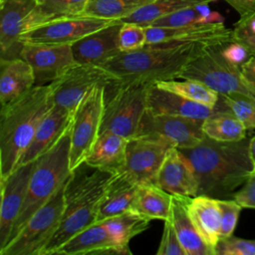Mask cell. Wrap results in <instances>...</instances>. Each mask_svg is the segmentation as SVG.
<instances>
[{
  "mask_svg": "<svg viewBox=\"0 0 255 255\" xmlns=\"http://www.w3.org/2000/svg\"><path fill=\"white\" fill-rule=\"evenodd\" d=\"M232 113L247 129H255V101L239 93L219 94L214 107Z\"/></svg>",
  "mask_w": 255,
  "mask_h": 255,
  "instance_id": "36",
  "label": "cell"
},
{
  "mask_svg": "<svg viewBox=\"0 0 255 255\" xmlns=\"http://www.w3.org/2000/svg\"><path fill=\"white\" fill-rule=\"evenodd\" d=\"M172 79L168 81L157 82L156 87L177 94L190 101L214 108L219 100V94L207 85L191 79Z\"/></svg>",
  "mask_w": 255,
  "mask_h": 255,
  "instance_id": "35",
  "label": "cell"
},
{
  "mask_svg": "<svg viewBox=\"0 0 255 255\" xmlns=\"http://www.w3.org/2000/svg\"><path fill=\"white\" fill-rule=\"evenodd\" d=\"M71 176L0 250V255H42L61 223L66 203V189Z\"/></svg>",
  "mask_w": 255,
  "mask_h": 255,
  "instance_id": "6",
  "label": "cell"
},
{
  "mask_svg": "<svg viewBox=\"0 0 255 255\" xmlns=\"http://www.w3.org/2000/svg\"><path fill=\"white\" fill-rule=\"evenodd\" d=\"M36 163L37 159L20 165L5 179L0 180V250L8 243L14 224L22 210Z\"/></svg>",
  "mask_w": 255,
  "mask_h": 255,
  "instance_id": "14",
  "label": "cell"
},
{
  "mask_svg": "<svg viewBox=\"0 0 255 255\" xmlns=\"http://www.w3.org/2000/svg\"><path fill=\"white\" fill-rule=\"evenodd\" d=\"M215 255H255V240L233 235L221 238L215 247Z\"/></svg>",
  "mask_w": 255,
  "mask_h": 255,
  "instance_id": "39",
  "label": "cell"
},
{
  "mask_svg": "<svg viewBox=\"0 0 255 255\" xmlns=\"http://www.w3.org/2000/svg\"><path fill=\"white\" fill-rule=\"evenodd\" d=\"M146 45L145 27L135 23H123L119 32V47L122 52L139 50Z\"/></svg>",
  "mask_w": 255,
  "mask_h": 255,
  "instance_id": "37",
  "label": "cell"
},
{
  "mask_svg": "<svg viewBox=\"0 0 255 255\" xmlns=\"http://www.w3.org/2000/svg\"><path fill=\"white\" fill-rule=\"evenodd\" d=\"M108 86L93 88L74 114L70 134V167L72 171L85 164L102 128Z\"/></svg>",
  "mask_w": 255,
  "mask_h": 255,
  "instance_id": "8",
  "label": "cell"
},
{
  "mask_svg": "<svg viewBox=\"0 0 255 255\" xmlns=\"http://www.w3.org/2000/svg\"><path fill=\"white\" fill-rule=\"evenodd\" d=\"M138 184L125 171L112 174L101 199L96 222L118 215L132 208Z\"/></svg>",
  "mask_w": 255,
  "mask_h": 255,
  "instance_id": "25",
  "label": "cell"
},
{
  "mask_svg": "<svg viewBox=\"0 0 255 255\" xmlns=\"http://www.w3.org/2000/svg\"><path fill=\"white\" fill-rule=\"evenodd\" d=\"M122 24V21H116L72 44L76 62L100 66L120 54L119 32Z\"/></svg>",
  "mask_w": 255,
  "mask_h": 255,
  "instance_id": "18",
  "label": "cell"
},
{
  "mask_svg": "<svg viewBox=\"0 0 255 255\" xmlns=\"http://www.w3.org/2000/svg\"><path fill=\"white\" fill-rule=\"evenodd\" d=\"M71 126L72 123L55 144L37 159L30 177L25 202L14 224L9 241L17 235L28 219L49 201L72 175L73 171L70 167Z\"/></svg>",
  "mask_w": 255,
  "mask_h": 255,
  "instance_id": "5",
  "label": "cell"
},
{
  "mask_svg": "<svg viewBox=\"0 0 255 255\" xmlns=\"http://www.w3.org/2000/svg\"><path fill=\"white\" fill-rule=\"evenodd\" d=\"M224 18L216 11H211L207 4H199L164 15L148 26L152 27H179L191 24L223 23ZM147 27V26H146Z\"/></svg>",
  "mask_w": 255,
  "mask_h": 255,
  "instance_id": "33",
  "label": "cell"
},
{
  "mask_svg": "<svg viewBox=\"0 0 255 255\" xmlns=\"http://www.w3.org/2000/svg\"><path fill=\"white\" fill-rule=\"evenodd\" d=\"M154 115H168L204 121L214 108L190 101L172 92L151 85L147 94V109Z\"/></svg>",
  "mask_w": 255,
  "mask_h": 255,
  "instance_id": "21",
  "label": "cell"
},
{
  "mask_svg": "<svg viewBox=\"0 0 255 255\" xmlns=\"http://www.w3.org/2000/svg\"><path fill=\"white\" fill-rule=\"evenodd\" d=\"M56 255L123 254L103 223L95 222L65 242Z\"/></svg>",
  "mask_w": 255,
  "mask_h": 255,
  "instance_id": "24",
  "label": "cell"
},
{
  "mask_svg": "<svg viewBox=\"0 0 255 255\" xmlns=\"http://www.w3.org/2000/svg\"><path fill=\"white\" fill-rule=\"evenodd\" d=\"M73 117L74 114L55 104L41 122L31 143L20 158L17 167L38 159L48 151L71 125Z\"/></svg>",
  "mask_w": 255,
  "mask_h": 255,
  "instance_id": "20",
  "label": "cell"
},
{
  "mask_svg": "<svg viewBox=\"0 0 255 255\" xmlns=\"http://www.w3.org/2000/svg\"><path fill=\"white\" fill-rule=\"evenodd\" d=\"M190 197L172 194L170 218L179 242L186 255H213L212 250L203 241L188 215L187 204Z\"/></svg>",
  "mask_w": 255,
  "mask_h": 255,
  "instance_id": "27",
  "label": "cell"
},
{
  "mask_svg": "<svg viewBox=\"0 0 255 255\" xmlns=\"http://www.w3.org/2000/svg\"><path fill=\"white\" fill-rule=\"evenodd\" d=\"M250 138L217 141L208 136L190 148H179L196 175L198 194L217 199L232 198L253 172L249 155Z\"/></svg>",
  "mask_w": 255,
  "mask_h": 255,
  "instance_id": "1",
  "label": "cell"
},
{
  "mask_svg": "<svg viewBox=\"0 0 255 255\" xmlns=\"http://www.w3.org/2000/svg\"><path fill=\"white\" fill-rule=\"evenodd\" d=\"M172 194L155 183L138 184L132 209L150 220H165L170 215Z\"/></svg>",
  "mask_w": 255,
  "mask_h": 255,
  "instance_id": "30",
  "label": "cell"
},
{
  "mask_svg": "<svg viewBox=\"0 0 255 255\" xmlns=\"http://www.w3.org/2000/svg\"><path fill=\"white\" fill-rule=\"evenodd\" d=\"M128 143L125 136L111 131L101 132L85 164L110 174L119 173L126 166Z\"/></svg>",
  "mask_w": 255,
  "mask_h": 255,
  "instance_id": "22",
  "label": "cell"
},
{
  "mask_svg": "<svg viewBox=\"0 0 255 255\" xmlns=\"http://www.w3.org/2000/svg\"><path fill=\"white\" fill-rule=\"evenodd\" d=\"M209 45L202 43H162L121 52L100 65L113 77L108 87L153 85L178 79L184 68Z\"/></svg>",
  "mask_w": 255,
  "mask_h": 255,
  "instance_id": "2",
  "label": "cell"
},
{
  "mask_svg": "<svg viewBox=\"0 0 255 255\" xmlns=\"http://www.w3.org/2000/svg\"><path fill=\"white\" fill-rule=\"evenodd\" d=\"M111 74L98 65L76 64L63 76L51 83L54 102L75 114L86 95L96 86H109Z\"/></svg>",
  "mask_w": 255,
  "mask_h": 255,
  "instance_id": "12",
  "label": "cell"
},
{
  "mask_svg": "<svg viewBox=\"0 0 255 255\" xmlns=\"http://www.w3.org/2000/svg\"><path fill=\"white\" fill-rule=\"evenodd\" d=\"M232 198L243 208L255 209V174H251L247 181L234 192Z\"/></svg>",
  "mask_w": 255,
  "mask_h": 255,
  "instance_id": "42",
  "label": "cell"
},
{
  "mask_svg": "<svg viewBox=\"0 0 255 255\" xmlns=\"http://www.w3.org/2000/svg\"><path fill=\"white\" fill-rule=\"evenodd\" d=\"M222 46L207 47L184 68L178 79L196 80L218 94L239 93L255 101V89L244 81L239 67L225 60L221 53Z\"/></svg>",
  "mask_w": 255,
  "mask_h": 255,
  "instance_id": "7",
  "label": "cell"
},
{
  "mask_svg": "<svg viewBox=\"0 0 255 255\" xmlns=\"http://www.w3.org/2000/svg\"><path fill=\"white\" fill-rule=\"evenodd\" d=\"M37 1H38V0H37Z\"/></svg>",
  "mask_w": 255,
  "mask_h": 255,
  "instance_id": "48",
  "label": "cell"
},
{
  "mask_svg": "<svg viewBox=\"0 0 255 255\" xmlns=\"http://www.w3.org/2000/svg\"><path fill=\"white\" fill-rule=\"evenodd\" d=\"M211 1H215V0H211Z\"/></svg>",
  "mask_w": 255,
  "mask_h": 255,
  "instance_id": "47",
  "label": "cell"
},
{
  "mask_svg": "<svg viewBox=\"0 0 255 255\" xmlns=\"http://www.w3.org/2000/svg\"><path fill=\"white\" fill-rule=\"evenodd\" d=\"M146 45L162 43H202L209 46L233 41L232 30L223 23L191 24L179 27H145Z\"/></svg>",
  "mask_w": 255,
  "mask_h": 255,
  "instance_id": "16",
  "label": "cell"
},
{
  "mask_svg": "<svg viewBox=\"0 0 255 255\" xmlns=\"http://www.w3.org/2000/svg\"><path fill=\"white\" fill-rule=\"evenodd\" d=\"M154 0H89L81 16L123 20Z\"/></svg>",
  "mask_w": 255,
  "mask_h": 255,
  "instance_id": "32",
  "label": "cell"
},
{
  "mask_svg": "<svg viewBox=\"0 0 255 255\" xmlns=\"http://www.w3.org/2000/svg\"><path fill=\"white\" fill-rule=\"evenodd\" d=\"M55 105L51 84L34 86L1 107L0 180L18 165L45 116Z\"/></svg>",
  "mask_w": 255,
  "mask_h": 255,
  "instance_id": "3",
  "label": "cell"
},
{
  "mask_svg": "<svg viewBox=\"0 0 255 255\" xmlns=\"http://www.w3.org/2000/svg\"><path fill=\"white\" fill-rule=\"evenodd\" d=\"M20 57L32 67L35 86L53 83L78 64L71 45L24 44Z\"/></svg>",
  "mask_w": 255,
  "mask_h": 255,
  "instance_id": "15",
  "label": "cell"
},
{
  "mask_svg": "<svg viewBox=\"0 0 255 255\" xmlns=\"http://www.w3.org/2000/svg\"><path fill=\"white\" fill-rule=\"evenodd\" d=\"M233 35H255V13L240 18L232 29Z\"/></svg>",
  "mask_w": 255,
  "mask_h": 255,
  "instance_id": "43",
  "label": "cell"
},
{
  "mask_svg": "<svg viewBox=\"0 0 255 255\" xmlns=\"http://www.w3.org/2000/svg\"><path fill=\"white\" fill-rule=\"evenodd\" d=\"M202 123L201 120L184 117L154 115L146 110L136 135L160 136L177 148H190L199 144L206 136Z\"/></svg>",
  "mask_w": 255,
  "mask_h": 255,
  "instance_id": "13",
  "label": "cell"
},
{
  "mask_svg": "<svg viewBox=\"0 0 255 255\" xmlns=\"http://www.w3.org/2000/svg\"><path fill=\"white\" fill-rule=\"evenodd\" d=\"M112 174L95 169L78 178L73 172L67 189L66 203L59 228L42 255H53L71 237L96 222L101 199Z\"/></svg>",
  "mask_w": 255,
  "mask_h": 255,
  "instance_id": "4",
  "label": "cell"
},
{
  "mask_svg": "<svg viewBox=\"0 0 255 255\" xmlns=\"http://www.w3.org/2000/svg\"><path fill=\"white\" fill-rule=\"evenodd\" d=\"M206 136L217 141H237L246 137V127L230 112L214 108L202 123Z\"/></svg>",
  "mask_w": 255,
  "mask_h": 255,
  "instance_id": "31",
  "label": "cell"
},
{
  "mask_svg": "<svg viewBox=\"0 0 255 255\" xmlns=\"http://www.w3.org/2000/svg\"><path fill=\"white\" fill-rule=\"evenodd\" d=\"M150 221L146 216L130 208L100 223L106 226L123 254H131L128 247L129 241L143 232L149 226Z\"/></svg>",
  "mask_w": 255,
  "mask_h": 255,
  "instance_id": "28",
  "label": "cell"
},
{
  "mask_svg": "<svg viewBox=\"0 0 255 255\" xmlns=\"http://www.w3.org/2000/svg\"><path fill=\"white\" fill-rule=\"evenodd\" d=\"M151 85H129L113 89L107 99L101 132L111 131L128 139L136 135L147 109V94Z\"/></svg>",
  "mask_w": 255,
  "mask_h": 255,
  "instance_id": "9",
  "label": "cell"
},
{
  "mask_svg": "<svg viewBox=\"0 0 255 255\" xmlns=\"http://www.w3.org/2000/svg\"><path fill=\"white\" fill-rule=\"evenodd\" d=\"M233 7L239 14L240 18L247 17L255 13V0H224Z\"/></svg>",
  "mask_w": 255,
  "mask_h": 255,
  "instance_id": "44",
  "label": "cell"
},
{
  "mask_svg": "<svg viewBox=\"0 0 255 255\" xmlns=\"http://www.w3.org/2000/svg\"><path fill=\"white\" fill-rule=\"evenodd\" d=\"M233 41L243 44L255 56V35H233Z\"/></svg>",
  "mask_w": 255,
  "mask_h": 255,
  "instance_id": "45",
  "label": "cell"
},
{
  "mask_svg": "<svg viewBox=\"0 0 255 255\" xmlns=\"http://www.w3.org/2000/svg\"><path fill=\"white\" fill-rule=\"evenodd\" d=\"M37 4V0H0V59L20 57L23 44L19 38Z\"/></svg>",
  "mask_w": 255,
  "mask_h": 255,
  "instance_id": "17",
  "label": "cell"
},
{
  "mask_svg": "<svg viewBox=\"0 0 255 255\" xmlns=\"http://www.w3.org/2000/svg\"><path fill=\"white\" fill-rule=\"evenodd\" d=\"M119 20L77 16L51 21L21 34V44L72 45L83 37Z\"/></svg>",
  "mask_w": 255,
  "mask_h": 255,
  "instance_id": "11",
  "label": "cell"
},
{
  "mask_svg": "<svg viewBox=\"0 0 255 255\" xmlns=\"http://www.w3.org/2000/svg\"><path fill=\"white\" fill-rule=\"evenodd\" d=\"M187 212L197 232L215 255V247L220 240L221 225L218 199L204 194L191 196L187 204Z\"/></svg>",
  "mask_w": 255,
  "mask_h": 255,
  "instance_id": "23",
  "label": "cell"
},
{
  "mask_svg": "<svg viewBox=\"0 0 255 255\" xmlns=\"http://www.w3.org/2000/svg\"><path fill=\"white\" fill-rule=\"evenodd\" d=\"M249 155H250V159L253 167L252 174H255V135L251 137L249 141Z\"/></svg>",
  "mask_w": 255,
  "mask_h": 255,
  "instance_id": "46",
  "label": "cell"
},
{
  "mask_svg": "<svg viewBox=\"0 0 255 255\" xmlns=\"http://www.w3.org/2000/svg\"><path fill=\"white\" fill-rule=\"evenodd\" d=\"M211 0H154L139 8L131 15L121 20L123 23H135L143 27L148 26L154 20L173 13L175 11L193 7L199 4H208Z\"/></svg>",
  "mask_w": 255,
  "mask_h": 255,
  "instance_id": "34",
  "label": "cell"
},
{
  "mask_svg": "<svg viewBox=\"0 0 255 255\" xmlns=\"http://www.w3.org/2000/svg\"><path fill=\"white\" fill-rule=\"evenodd\" d=\"M221 53L226 61L239 68L253 56L243 44L236 41H231L223 45L221 47Z\"/></svg>",
  "mask_w": 255,
  "mask_h": 255,
  "instance_id": "41",
  "label": "cell"
},
{
  "mask_svg": "<svg viewBox=\"0 0 255 255\" xmlns=\"http://www.w3.org/2000/svg\"><path fill=\"white\" fill-rule=\"evenodd\" d=\"M156 255H186L182 248L170 215L164 220V226Z\"/></svg>",
  "mask_w": 255,
  "mask_h": 255,
  "instance_id": "40",
  "label": "cell"
},
{
  "mask_svg": "<svg viewBox=\"0 0 255 255\" xmlns=\"http://www.w3.org/2000/svg\"><path fill=\"white\" fill-rule=\"evenodd\" d=\"M174 145L155 135H136L128 139L127 161L123 171L137 184L155 183L164 158Z\"/></svg>",
  "mask_w": 255,
  "mask_h": 255,
  "instance_id": "10",
  "label": "cell"
},
{
  "mask_svg": "<svg viewBox=\"0 0 255 255\" xmlns=\"http://www.w3.org/2000/svg\"><path fill=\"white\" fill-rule=\"evenodd\" d=\"M218 205L221 212L220 239L233 235V231L237 225L239 214L242 206L233 198L218 199Z\"/></svg>",
  "mask_w": 255,
  "mask_h": 255,
  "instance_id": "38",
  "label": "cell"
},
{
  "mask_svg": "<svg viewBox=\"0 0 255 255\" xmlns=\"http://www.w3.org/2000/svg\"><path fill=\"white\" fill-rule=\"evenodd\" d=\"M35 86V75L30 64L21 57L0 59L1 107L17 99Z\"/></svg>",
  "mask_w": 255,
  "mask_h": 255,
  "instance_id": "26",
  "label": "cell"
},
{
  "mask_svg": "<svg viewBox=\"0 0 255 255\" xmlns=\"http://www.w3.org/2000/svg\"><path fill=\"white\" fill-rule=\"evenodd\" d=\"M156 184L175 195L196 196L198 193L193 167L183 152L175 146L167 152L158 171Z\"/></svg>",
  "mask_w": 255,
  "mask_h": 255,
  "instance_id": "19",
  "label": "cell"
},
{
  "mask_svg": "<svg viewBox=\"0 0 255 255\" xmlns=\"http://www.w3.org/2000/svg\"><path fill=\"white\" fill-rule=\"evenodd\" d=\"M89 0H38V4L25 20L23 32L42 24L81 16Z\"/></svg>",
  "mask_w": 255,
  "mask_h": 255,
  "instance_id": "29",
  "label": "cell"
}]
</instances>
